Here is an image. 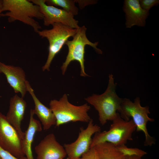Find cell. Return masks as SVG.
<instances>
[{
	"mask_svg": "<svg viewBox=\"0 0 159 159\" xmlns=\"http://www.w3.org/2000/svg\"><path fill=\"white\" fill-rule=\"evenodd\" d=\"M30 1L39 6L43 16L44 25L48 26L59 23L73 29H77L80 27L78 21L74 18V16L63 9L47 5L45 0Z\"/></svg>",
	"mask_w": 159,
	"mask_h": 159,
	"instance_id": "cell-10",
	"label": "cell"
},
{
	"mask_svg": "<svg viewBox=\"0 0 159 159\" xmlns=\"http://www.w3.org/2000/svg\"><path fill=\"white\" fill-rule=\"evenodd\" d=\"M34 115L33 109H31L28 126L22 139L23 149L27 159H34L32 150V143L36 133L42 130L41 123L34 117Z\"/></svg>",
	"mask_w": 159,
	"mask_h": 159,
	"instance_id": "cell-16",
	"label": "cell"
},
{
	"mask_svg": "<svg viewBox=\"0 0 159 159\" xmlns=\"http://www.w3.org/2000/svg\"><path fill=\"white\" fill-rule=\"evenodd\" d=\"M141 7L143 9L148 11L154 6L158 5L159 3L158 0H141L139 1Z\"/></svg>",
	"mask_w": 159,
	"mask_h": 159,
	"instance_id": "cell-20",
	"label": "cell"
},
{
	"mask_svg": "<svg viewBox=\"0 0 159 159\" xmlns=\"http://www.w3.org/2000/svg\"><path fill=\"white\" fill-rule=\"evenodd\" d=\"M49 105L56 117L57 127L70 122H88L91 119L88 114L90 107L87 103L80 106L72 104L66 94L59 100H51Z\"/></svg>",
	"mask_w": 159,
	"mask_h": 159,
	"instance_id": "cell-5",
	"label": "cell"
},
{
	"mask_svg": "<svg viewBox=\"0 0 159 159\" xmlns=\"http://www.w3.org/2000/svg\"><path fill=\"white\" fill-rule=\"evenodd\" d=\"M0 157L2 159H27L25 156L17 158L5 150L0 146Z\"/></svg>",
	"mask_w": 159,
	"mask_h": 159,
	"instance_id": "cell-22",
	"label": "cell"
},
{
	"mask_svg": "<svg viewBox=\"0 0 159 159\" xmlns=\"http://www.w3.org/2000/svg\"><path fill=\"white\" fill-rule=\"evenodd\" d=\"M88 123L85 129L80 128L78 137L75 141L64 144L63 147L67 159H76L80 158L90 148L93 135L101 131L100 127L94 125L92 119Z\"/></svg>",
	"mask_w": 159,
	"mask_h": 159,
	"instance_id": "cell-9",
	"label": "cell"
},
{
	"mask_svg": "<svg viewBox=\"0 0 159 159\" xmlns=\"http://www.w3.org/2000/svg\"><path fill=\"white\" fill-rule=\"evenodd\" d=\"M2 0H0V17L1 16L2 11Z\"/></svg>",
	"mask_w": 159,
	"mask_h": 159,
	"instance_id": "cell-25",
	"label": "cell"
},
{
	"mask_svg": "<svg viewBox=\"0 0 159 159\" xmlns=\"http://www.w3.org/2000/svg\"><path fill=\"white\" fill-rule=\"evenodd\" d=\"M76 159H82V158H80Z\"/></svg>",
	"mask_w": 159,
	"mask_h": 159,
	"instance_id": "cell-26",
	"label": "cell"
},
{
	"mask_svg": "<svg viewBox=\"0 0 159 159\" xmlns=\"http://www.w3.org/2000/svg\"><path fill=\"white\" fill-rule=\"evenodd\" d=\"M26 85L27 91L31 96L35 105L34 109H33L34 114L36 115L40 120L43 129L47 130L52 126L56 125V117L51 109L43 104L37 98L28 81Z\"/></svg>",
	"mask_w": 159,
	"mask_h": 159,
	"instance_id": "cell-15",
	"label": "cell"
},
{
	"mask_svg": "<svg viewBox=\"0 0 159 159\" xmlns=\"http://www.w3.org/2000/svg\"><path fill=\"white\" fill-rule=\"evenodd\" d=\"M77 2L80 8L82 9L85 6L89 4H96L97 1L95 0H75Z\"/></svg>",
	"mask_w": 159,
	"mask_h": 159,
	"instance_id": "cell-23",
	"label": "cell"
},
{
	"mask_svg": "<svg viewBox=\"0 0 159 159\" xmlns=\"http://www.w3.org/2000/svg\"><path fill=\"white\" fill-rule=\"evenodd\" d=\"M0 73L5 75L8 83L16 93H19L23 98L27 91L26 76L20 67L6 64L0 61Z\"/></svg>",
	"mask_w": 159,
	"mask_h": 159,
	"instance_id": "cell-12",
	"label": "cell"
},
{
	"mask_svg": "<svg viewBox=\"0 0 159 159\" xmlns=\"http://www.w3.org/2000/svg\"><path fill=\"white\" fill-rule=\"evenodd\" d=\"M94 147L99 159H125L126 156L110 143H100Z\"/></svg>",
	"mask_w": 159,
	"mask_h": 159,
	"instance_id": "cell-17",
	"label": "cell"
},
{
	"mask_svg": "<svg viewBox=\"0 0 159 159\" xmlns=\"http://www.w3.org/2000/svg\"><path fill=\"white\" fill-rule=\"evenodd\" d=\"M117 84L115 83L113 75L109 74L108 82L105 92L100 95L93 94L85 98L87 103L93 106L98 113L100 124L103 125L108 121H112L119 114L122 98L116 92Z\"/></svg>",
	"mask_w": 159,
	"mask_h": 159,
	"instance_id": "cell-1",
	"label": "cell"
},
{
	"mask_svg": "<svg viewBox=\"0 0 159 159\" xmlns=\"http://www.w3.org/2000/svg\"><path fill=\"white\" fill-rule=\"evenodd\" d=\"M87 28L85 26L80 27L77 32L71 40H68L65 43L68 49V52L65 61L61 67L62 73L64 75L70 63L74 61H77L81 68L80 75L83 77L89 76L85 71L84 63L85 47L87 45L91 46L96 52L102 54V51L97 47L98 42L92 43L87 38L86 34Z\"/></svg>",
	"mask_w": 159,
	"mask_h": 159,
	"instance_id": "cell-6",
	"label": "cell"
},
{
	"mask_svg": "<svg viewBox=\"0 0 159 159\" xmlns=\"http://www.w3.org/2000/svg\"><path fill=\"white\" fill-rule=\"evenodd\" d=\"M50 29L39 30L38 33L42 38H45L49 43L47 58L42 70L49 71L51 63L55 56L60 51L68 39L73 37L77 29L72 28L62 23L53 24Z\"/></svg>",
	"mask_w": 159,
	"mask_h": 159,
	"instance_id": "cell-7",
	"label": "cell"
},
{
	"mask_svg": "<svg viewBox=\"0 0 159 159\" xmlns=\"http://www.w3.org/2000/svg\"><path fill=\"white\" fill-rule=\"evenodd\" d=\"M37 159H64L67 154L53 133L49 134L35 147Z\"/></svg>",
	"mask_w": 159,
	"mask_h": 159,
	"instance_id": "cell-11",
	"label": "cell"
},
{
	"mask_svg": "<svg viewBox=\"0 0 159 159\" xmlns=\"http://www.w3.org/2000/svg\"><path fill=\"white\" fill-rule=\"evenodd\" d=\"M49 5L61 7L62 9L73 16L78 14V9L75 5L74 0H45Z\"/></svg>",
	"mask_w": 159,
	"mask_h": 159,
	"instance_id": "cell-18",
	"label": "cell"
},
{
	"mask_svg": "<svg viewBox=\"0 0 159 159\" xmlns=\"http://www.w3.org/2000/svg\"><path fill=\"white\" fill-rule=\"evenodd\" d=\"M22 139L6 116L0 112V146L14 157L24 156Z\"/></svg>",
	"mask_w": 159,
	"mask_h": 159,
	"instance_id": "cell-8",
	"label": "cell"
},
{
	"mask_svg": "<svg viewBox=\"0 0 159 159\" xmlns=\"http://www.w3.org/2000/svg\"><path fill=\"white\" fill-rule=\"evenodd\" d=\"M0 159H2L0 157Z\"/></svg>",
	"mask_w": 159,
	"mask_h": 159,
	"instance_id": "cell-27",
	"label": "cell"
},
{
	"mask_svg": "<svg viewBox=\"0 0 159 159\" xmlns=\"http://www.w3.org/2000/svg\"><path fill=\"white\" fill-rule=\"evenodd\" d=\"M116 147L125 156H135L142 158L147 154L143 150L136 148H129L125 145Z\"/></svg>",
	"mask_w": 159,
	"mask_h": 159,
	"instance_id": "cell-19",
	"label": "cell"
},
{
	"mask_svg": "<svg viewBox=\"0 0 159 159\" xmlns=\"http://www.w3.org/2000/svg\"><path fill=\"white\" fill-rule=\"evenodd\" d=\"M123 10L125 13V25L127 28L136 25L144 26L149 14L148 11L143 9L138 0H125Z\"/></svg>",
	"mask_w": 159,
	"mask_h": 159,
	"instance_id": "cell-14",
	"label": "cell"
},
{
	"mask_svg": "<svg viewBox=\"0 0 159 159\" xmlns=\"http://www.w3.org/2000/svg\"><path fill=\"white\" fill-rule=\"evenodd\" d=\"M112 121L108 131H100L95 134L90 148L105 142L117 146L125 145L128 141L133 140L132 135L136 130V126L132 120H125L119 114Z\"/></svg>",
	"mask_w": 159,
	"mask_h": 159,
	"instance_id": "cell-4",
	"label": "cell"
},
{
	"mask_svg": "<svg viewBox=\"0 0 159 159\" xmlns=\"http://www.w3.org/2000/svg\"><path fill=\"white\" fill-rule=\"evenodd\" d=\"M125 159H142L141 157L135 156H126Z\"/></svg>",
	"mask_w": 159,
	"mask_h": 159,
	"instance_id": "cell-24",
	"label": "cell"
},
{
	"mask_svg": "<svg viewBox=\"0 0 159 159\" xmlns=\"http://www.w3.org/2000/svg\"><path fill=\"white\" fill-rule=\"evenodd\" d=\"M26 103L23 98L16 94L9 101V109L6 116L9 122L14 127L21 138H24V132L21 128V123L24 118Z\"/></svg>",
	"mask_w": 159,
	"mask_h": 159,
	"instance_id": "cell-13",
	"label": "cell"
},
{
	"mask_svg": "<svg viewBox=\"0 0 159 159\" xmlns=\"http://www.w3.org/2000/svg\"><path fill=\"white\" fill-rule=\"evenodd\" d=\"M82 159H99L95 147L91 148L81 156Z\"/></svg>",
	"mask_w": 159,
	"mask_h": 159,
	"instance_id": "cell-21",
	"label": "cell"
},
{
	"mask_svg": "<svg viewBox=\"0 0 159 159\" xmlns=\"http://www.w3.org/2000/svg\"><path fill=\"white\" fill-rule=\"evenodd\" d=\"M1 16L7 17L9 22L16 21H21L33 28L38 33L42 27L34 18L43 19V16L39 6L27 0H3Z\"/></svg>",
	"mask_w": 159,
	"mask_h": 159,
	"instance_id": "cell-2",
	"label": "cell"
},
{
	"mask_svg": "<svg viewBox=\"0 0 159 159\" xmlns=\"http://www.w3.org/2000/svg\"><path fill=\"white\" fill-rule=\"evenodd\" d=\"M119 112L121 117L125 120H129L131 117L136 125V131L143 133L145 136V146H151L155 144V139L149 134L147 127L148 122H153L155 120L148 116L150 113L149 107L148 106H142L139 97H136L134 102L127 98H122L121 108Z\"/></svg>",
	"mask_w": 159,
	"mask_h": 159,
	"instance_id": "cell-3",
	"label": "cell"
}]
</instances>
